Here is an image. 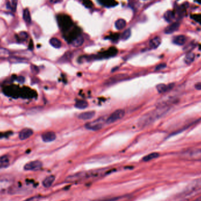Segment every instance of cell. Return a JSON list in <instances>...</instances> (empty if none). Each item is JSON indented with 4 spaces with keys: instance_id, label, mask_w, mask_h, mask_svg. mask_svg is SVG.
<instances>
[{
    "instance_id": "obj_1",
    "label": "cell",
    "mask_w": 201,
    "mask_h": 201,
    "mask_svg": "<svg viewBox=\"0 0 201 201\" xmlns=\"http://www.w3.org/2000/svg\"><path fill=\"white\" fill-rule=\"evenodd\" d=\"M169 109V106H158L157 109L143 115L138 122L139 126L145 127L152 124L156 119L162 117Z\"/></svg>"
},
{
    "instance_id": "obj_2",
    "label": "cell",
    "mask_w": 201,
    "mask_h": 201,
    "mask_svg": "<svg viewBox=\"0 0 201 201\" xmlns=\"http://www.w3.org/2000/svg\"><path fill=\"white\" fill-rule=\"evenodd\" d=\"M181 158L188 161H201V148L187 150L181 153Z\"/></svg>"
},
{
    "instance_id": "obj_3",
    "label": "cell",
    "mask_w": 201,
    "mask_h": 201,
    "mask_svg": "<svg viewBox=\"0 0 201 201\" xmlns=\"http://www.w3.org/2000/svg\"><path fill=\"white\" fill-rule=\"evenodd\" d=\"M105 123H106V120L104 118H99L95 121L87 123L85 127L88 130L98 131L103 127Z\"/></svg>"
},
{
    "instance_id": "obj_4",
    "label": "cell",
    "mask_w": 201,
    "mask_h": 201,
    "mask_svg": "<svg viewBox=\"0 0 201 201\" xmlns=\"http://www.w3.org/2000/svg\"><path fill=\"white\" fill-rule=\"evenodd\" d=\"M87 179H89L88 172H81L69 175L65 179L67 182H76L83 181Z\"/></svg>"
},
{
    "instance_id": "obj_5",
    "label": "cell",
    "mask_w": 201,
    "mask_h": 201,
    "mask_svg": "<svg viewBox=\"0 0 201 201\" xmlns=\"http://www.w3.org/2000/svg\"><path fill=\"white\" fill-rule=\"evenodd\" d=\"M125 110L122 109H119L114 112L110 115V116L106 119V124H111L112 123L118 121L119 119H122L125 115Z\"/></svg>"
},
{
    "instance_id": "obj_6",
    "label": "cell",
    "mask_w": 201,
    "mask_h": 201,
    "mask_svg": "<svg viewBox=\"0 0 201 201\" xmlns=\"http://www.w3.org/2000/svg\"><path fill=\"white\" fill-rule=\"evenodd\" d=\"M43 166V164L39 161H34L25 164L24 169L25 171H38Z\"/></svg>"
},
{
    "instance_id": "obj_7",
    "label": "cell",
    "mask_w": 201,
    "mask_h": 201,
    "mask_svg": "<svg viewBox=\"0 0 201 201\" xmlns=\"http://www.w3.org/2000/svg\"><path fill=\"white\" fill-rule=\"evenodd\" d=\"M200 189H201V179L196 180L195 182H193L188 188H186L184 194L188 195L194 193V191H199Z\"/></svg>"
},
{
    "instance_id": "obj_8",
    "label": "cell",
    "mask_w": 201,
    "mask_h": 201,
    "mask_svg": "<svg viewBox=\"0 0 201 201\" xmlns=\"http://www.w3.org/2000/svg\"><path fill=\"white\" fill-rule=\"evenodd\" d=\"M42 140L45 142H51L55 140L57 136L55 132L52 131L46 132L42 135Z\"/></svg>"
},
{
    "instance_id": "obj_9",
    "label": "cell",
    "mask_w": 201,
    "mask_h": 201,
    "mask_svg": "<svg viewBox=\"0 0 201 201\" xmlns=\"http://www.w3.org/2000/svg\"><path fill=\"white\" fill-rule=\"evenodd\" d=\"M33 135V131L30 128H25L20 132L19 138L21 140H25Z\"/></svg>"
},
{
    "instance_id": "obj_10",
    "label": "cell",
    "mask_w": 201,
    "mask_h": 201,
    "mask_svg": "<svg viewBox=\"0 0 201 201\" xmlns=\"http://www.w3.org/2000/svg\"><path fill=\"white\" fill-rule=\"evenodd\" d=\"M173 85H174L173 84L165 85L164 84H160L156 86V89L159 93L163 94V93L171 91L172 89V88L173 87Z\"/></svg>"
},
{
    "instance_id": "obj_11",
    "label": "cell",
    "mask_w": 201,
    "mask_h": 201,
    "mask_svg": "<svg viewBox=\"0 0 201 201\" xmlns=\"http://www.w3.org/2000/svg\"><path fill=\"white\" fill-rule=\"evenodd\" d=\"M125 78H127V75L124 74H119L115 76H114L111 77V78H110L106 82V84L107 85H112L114 84L116 82H119L122 80H124Z\"/></svg>"
},
{
    "instance_id": "obj_12",
    "label": "cell",
    "mask_w": 201,
    "mask_h": 201,
    "mask_svg": "<svg viewBox=\"0 0 201 201\" xmlns=\"http://www.w3.org/2000/svg\"><path fill=\"white\" fill-rule=\"evenodd\" d=\"M180 27V24L179 22H175L172 23L168 25L165 29V33L167 34H172L173 32H175L176 31L178 30L179 28Z\"/></svg>"
},
{
    "instance_id": "obj_13",
    "label": "cell",
    "mask_w": 201,
    "mask_h": 201,
    "mask_svg": "<svg viewBox=\"0 0 201 201\" xmlns=\"http://www.w3.org/2000/svg\"><path fill=\"white\" fill-rule=\"evenodd\" d=\"M95 111L84 112L80 114L78 118L80 119L86 121V120L92 119L95 117Z\"/></svg>"
},
{
    "instance_id": "obj_14",
    "label": "cell",
    "mask_w": 201,
    "mask_h": 201,
    "mask_svg": "<svg viewBox=\"0 0 201 201\" xmlns=\"http://www.w3.org/2000/svg\"><path fill=\"white\" fill-rule=\"evenodd\" d=\"M187 41V38L183 35H180L176 36L173 39V43L176 45H183L186 43Z\"/></svg>"
},
{
    "instance_id": "obj_15",
    "label": "cell",
    "mask_w": 201,
    "mask_h": 201,
    "mask_svg": "<svg viewBox=\"0 0 201 201\" xmlns=\"http://www.w3.org/2000/svg\"><path fill=\"white\" fill-rule=\"evenodd\" d=\"M84 42V38L82 35H77L72 40L71 44L74 47H80L83 44Z\"/></svg>"
},
{
    "instance_id": "obj_16",
    "label": "cell",
    "mask_w": 201,
    "mask_h": 201,
    "mask_svg": "<svg viewBox=\"0 0 201 201\" xmlns=\"http://www.w3.org/2000/svg\"><path fill=\"white\" fill-rule=\"evenodd\" d=\"M161 44V39L159 37L152 38L149 41V47L152 49H156Z\"/></svg>"
},
{
    "instance_id": "obj_17",
    "label": "cell",
    "mask_w": 201,
    "mask_h": 201,
    "mask_svg": "<svg viewBox=\"0 0 201 201\" xmlns=\"http://www.w3.org/2000/svg\"><path fill=\"white\" fill-rule=\"evenodd\" d=\"M55 179V177L53 175H50V176L47 177L43 182V186H44L45 188H50L54 183Z\"/></svg>"
},
{
    "instance_id": "obj_18",
    "label": "cell",
    "mask_w": 201,
    "mask_h": 201,
    "mask_svg": "<svg viewBox=\"0 0 201 201\" xmlns=\"http://www.w3.org/2000/svg\"><path fill=\"white\" fill-rule=\"evenodd\" d=\"M9 165V159L7 156H0V168H6Z\"/></svg>"
},
{
    "instance_id": "obj_19",
    "label": "cell",
    "mask_w": 201,
    "mask_h": 201,
    "mask_svg": "<svg viewBox=\"0 0 201 201\" xmlns=\"http://www.w3.org/2000/svg\"><path fill=\"white\" fill-rule=\"evenodd\" d=\"M127 25V22L124 19H119L115 22V26L117 30H122Z\"/></svg>"
},
{
    "instance_id": "obj_20",
    "label": "cell",
    "mask_w": 201,
    "mask_h": 201,
    "mask_svg": "<svg viewBox=\"0 0 201 201\" xmlns=\"http://www.w3.org/2000/svg\"><path fill=\"white\" fill-rule=\"evenodd\" d=\"M88 102L84 100L77 101L76 102V103L75 104V107L78 109H80V110L85 109L86 108L88 107Z\"/></svg>"
},
{
    "instance_id": "obj_21",
    "label": "cell",
    "mask_w": 201,
    "mask_h": 201,
    "mask_svg": "<svg viewBox=\"0 0 201 201\" xmlns=\"http://www.w3.org/2000/svg\"><path fill=\"white\" fill-rule=\"evenodd\" d=\"M50 44L55 48H60L62 43L60 39L57 38H52L50 40Z\"/></svg>"
},
{
    "instance_id": "obj_22",
    "label": "cell",
    "mask_w": 201,
    "mask_h": 201,
    "mask_svg": "<svg viewBox=\"0 0 201 201\" xmlns=\"http://www.w3.org/2000/svg\"><path fill=\"white\" fill-rule=\"evenodd\" d=\"M159 156V154L157 153V152H152L151 153L148 155L144 156L142 159V160L145 162H148L149 161H151L152 159H154L155 158H157Z\"/></svg>"
},
{
    "instance_id": "obj_23",
    "label": "cell",
    "mask_w": 201,
    "mask_h": 201,
    "mask_svg": "<svg viewBox=\"0 0 201 201\" xmlns=\"http://www.w3.org/2000/svg\"><path fill=\"white\" fill-rule=\"evenodd\" d=\"M195 60V54L194 53L189 52L187 54L184 58V61L186 64H191L194 62Z\"/></svg>"
},
{
    "instance_id": "obj_24",
    "label": "cell",
    "mask_w": 201,
    "mask_h": 201,
    "mask_svg": "<svg viewBox=\"0 0 201 201\" xmlns=\"http://www.w3.org/2000/svg\"><path fill=\"white\" fill-rule=\"evenodd\" d=\"M164 17L165 21H166L167 22H171L173 20V19L174 18V13H173V11H170V10L167 11L164 14Z\"/></svg>"
},
{
    "instance_id": "obj_25",
    "label": "cell",
    "mask_w": 201,
    "mask_h": 201,
    "mask_svg": "<svg viewBox=\"0 0 201 201\" xmlns=\"http://www.w3.org/2000/svg\"><path fill=\"white\" fill-rule=\"evenodd\" d=\"M23 19L24 21L27 23H30L31 21V15H30V11L28 8H26L23 11Z\"/></svg>"
},
{
    "instance_id": "obj_26",
    "label": "cell",
    "mask_w": 201,
    "mask_h": 201,
    "mask_svg": "<svg viewBox=\"0 0 201 201\" xmlns=\"http://www.w3.org/2000/svg\"><path fill=\"white\" fill-rule=\"evenodd\" d=\"M10 55V52L7 49L0 48V58H7Z\"/></svg>"
},
{
    "instance_id": "obj_27",
    "label": "cell",
    "mask_w": 201,
    "mask_h": 201,
    "mask_svg": "<svg viewBox=\"0 0 201 201\" xmlns=\"http://www.w3.org/2000/svg\"><path fill=\"white\" fill-rule=\"evenodd\" d=\"M131 29L128 28V29H127V30H125V31L122 32V35H121V38L122 40H123V41H126L129 38V37H131Z\"/></svg>"
},
{
    "instance_id": "obj_28",
    "label": "cell",
    "mask_w": 201,
    "mask_h": 201,
    "mask_svg": "<svg viewBox=\"0 0 201 201\" xmlns=\"http://www.w3.org/2000/svg\"><path fill=\"white\" fill-rule=\"evenodd\" d=\"M28 34L25 32H21L19 34H18V37L19 39L22 40V41H25L28 38Z\"/></svg>"
},
{
    "instance_id": "obj_29",
    "label": "cell",
    "mask_w": 201,
    "mask_h": 201,
    "mask_svg": "<svg viewBox=\"0 0 201 201\" xmlns=\"http://www.w3.org/2000/svg\"><path fill=\"white\" fill-rule=\"evenodd\" d=\"M191 18L195 20L196 22L201 24V14H193L191 16Z\"/></svg>"
},
{
    "instance_id": "obj_30",
    "label": "cell",
    "mask_w": 201,
    "mask_h": 201,
    "mask_svg": "<svg viewBox=\"0 0 201 201\" xmlns=\"http://www.w3.org/2000/svg\"><path fill=\"white\" fill-rule=\"evenodd\" d=\"M11 7L14 11H15L17 7V4H18V0H11Z\"/></svg>"
},
{
    "instance_id": "obj_31",
    "label": "cell",
    "mask_w": 201,
    "mask_h": 201,
    "mask_svg": "<svg viewBox=\"0 0 201 201\" xmlns=\"http://www.w3.org/2000/svg\"><path fill=\"white\" fill-rule=\"evenodd\" d=\"M165 67H166V64H159L158 66H156V68H155V70H156V71L161 70V69H164Z\"/></svg>"
},
{
    "instance_id": "obj_32",
    "label": "cell",
    "mask_w": 201,
    "mask_h": 201,
    "mask_svg": "<svg viewBox=\"0 0 201 201\" xmlns=\"http://www.w3.org/2000/svg\"><path fill=\"white\" fill-rule=\"evenodd\" d=\"M40 198H39L38 196H34V197H32V198H30L29 199H27V200L24 201H38V200H39Z\"/></svg>"
},
{
    "instance_id": "obj_33",
    "label": "cell",
    "mask_w": 201,
    "mask_h": 201,
    "mask_svg": "<svg viewBox=\"0 0 201 201\" xmlns=\"http://www.w3.org/2000/svg\"><path fill=\"white\" fill-rule=\"evenodd\" d=\"M49 1L52 4H56V3L60 2V1H61V0H49Z\"/></svg>"
},
{
    "instance_id": "obj_34",
    "label": "cell",
    "mask_w": 201,
    "mask_h": 201,
    "mask_svg": "<svg viewBox=\"0 0 201 201\" xmlns=\"http://www.w3.org/2000/svg\"><path fill=\"white\" fill-rule=\"evenodd\" d=\"M195 88L197 89L201 90V83H198L195 85Z\"/></svg>"
},
{
    "instance_id": "obj_35",
    "label": "cell",
    "mask_w": 201,
    "mask_h": 201,
    "mask_svg": "<svg viewBox=\"0 0 201 201\" xmlns=\"http://www.w3.org/2000/svg\"><path fill=\"white\" fill-rule=\"evenodd\" d=\"M195 1H196V2H198V4H201V0H195Z\"/></svg>"
},
{
    "instance_id": "obj_36",
    "label": "cell",
    "mask_w": 201,
    "mask_h": 201,
    "mask_svg": "<svg viewBox=\"0 0 201 201\" xmlns=\"http://www.w3.org/2000/svg\"><path fill=\"white\" fill-rule=\"evenodd\" d=\"M194 201H201V197L199 198H198V199H195V200Z\"/></svg>"
}]
</instances>
